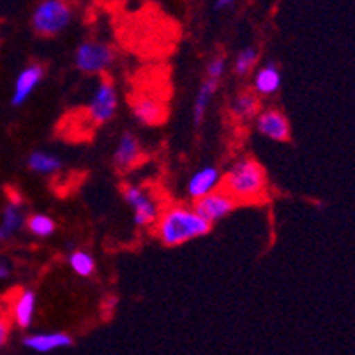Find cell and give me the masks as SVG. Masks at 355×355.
I'll use <instances>...</instances> for the list:
<instances>
[{"instance_id":"obj_1","label":"cell","mask_w":355,"mask_h":355,"mask_svg":"<svg viewBox=\"0 0 355 355\" xmlns=\"http://www.w3.org/2000/svg\"><path fill=\"white\" fill-rule=\"evenodd\" d=\"M212 225L193 207L172 205L161 211L156 221V235L166 248L182 246L186 242L205 237Z\"/></svg>"},{"instance_id":"obj_2","label":"cell","mask_w":355,"mask_h":355,"mask_svg":"<svg viewBox=\"0 0 355 355\" xmlns=\"http://www.w3.org/2000/svg\"><path fill=\"white\" fill-rule=\"evenodd\" d=\"M221 188L227 189L239 203L260 202L267 193L266 170L251 157H242L223 175Z\"/></svg>"},{"instance_id":"obj_3","label":"cell","mask_w":355,"mask_h":355,"mask_svg":"<svg viewBox=\"0 0 355 355\" xmlns=\"http://www.w3.org/2000/svg\"><path fill=\"white\" fill-rule=\"evenodd\" d=\"M73 6L69 0H40L32 12V28L43 37H53L69 27Z\"/></svg>"},{"instance_id":"obj_4","label":"cell","mask_w":355,"mask_h":355,"mask_svg":"<svg viewBox=\"0 0 355 355\" xmlns=\"http://www.w3.org/2000/svg\"><path fill=\"white\" fill-rule=\"evenodd\" d=\"M114 62L115 50L101 41H87L74 51V64L85 74H105Z\"/></svg>"},{"instance_id":"obj_5","label":"cell","mask_w":355,"mask_h":355,"mask_svg":"<svg viewBox=\"0 0 355 355\" xmlns=\"http://www.w3.org/2000/svg\"><path fill=\"white\" fill-rule=\"evenodd\" d=\"M122 196H124V202L128 203L129 209L133 211V219L137 227L145 228L156 225L161 214V205L147 189L137 186V184H129L122 191Z\"/></svg>"},{"instance_id":"obj_6","label":"cell","mask_w":355,"mask_h":355,"mask_svg":"<svg viewBox=\"0 0 355 355\" xmlns=\"http://www.w3.org/2000/svg\"><path fill=\"white\" fill-rule=\"evenodd\" d=\"M119 108V96L114 82L103 76L94 94L87 105V114L94 124H106L115 117Z\"/></svg>"},{"instance_id":"obj_7","label":"cell","mask_w":355,"mask_h":355,"mask_svg":"<svg viewBox=\"0 0 355 355\" xmlns=\"http://www.w3.org/2000/svg\"><path fill=\"white\" fill-rule=\"evenodd\" d=\"M237 205L239 202L227 191V189L218 188L214 189V191L207 193L205 196H202V198L195 200L193 209H195L205 221L214 225V223L221 221V219L227 218L228 214H232Z\"/></svg>"},{"instance_id":"obj_8","label":"cell","mask_w":355,"mask_h":355,"mask_svg":"<svg viewBox=\"0 0 355 355\" xmlns=\"http://www.w3.org/2000/svg\"><path fill=\"white\" fill-rule=\"evenodd\" d=\"M257 129L261 137L272 141L290 140V122L279 110H263L257 115Z\"/></svg>"},{"instance_id":"obj_9","label":"cell","mask_w":355,"mask_h":355,"mask_svg":"<svg viewBox=\"0 0 355 355\" xmlns=\"http://www.w3.org/2000/svg\"><path fill=\"white\" fill-rule=\"evenodd\" d=\"M141 159V145L140 140L131 131H125L117 141V147L112 156V163L119 172H128L137 166Z\"/></svg>"},{"instance_id":"obj_10","label":"cell","mask_w":355,"mask_h":355,"mask_svg":"<svg viewBox=\"0 0 355 355\" xmlns=\"http://www.w3.org/2000/svg\"><path fill=\"white\" fill-rule=\"evenodd\" d=\"M131 114L141 125H159L166 121V105L154 96H140L131 103Z\"/></svg>"},{"instance_id":"obj_11","label":"cell","mask_w":355,"mask_h":355,"mask_svg":"<svg viewBox=\"0 0 355 355\" xmlns=\"http://www.w3.org/2000/svg\"><path fill=\"white\" fill-rule=\"evenodd\" d=\"M44 78V69L40 64H31V66L25 67L24 71H20L18 78L15 82V90H12L11 103L15 106H21L28 98L32 96L37 85L43 82Z\"/></svg>"},{"instance_id":"obj_12","label":"cell","mask_w":355,"mask_h":355,"mask_svg":"<svg viewBox=\"0 0 355 355\" xmlns=\"http://www.w3.org/2000/svg\"><path fill=\"white\" fill-rule=\"evenodd\" d=\"M223 173L219 172L216 166H203L196 170L188 180V195L193 200H198L205 196L207 193L214 191V189L221 188Z\"/></svg>"},{"instance_id":"obj_13","label":"cell","mask_w":355,"mask_h":355,"mask_svg":"<svg viewBox=\"0 0 355 355\" xmlns=\"http://www.w3.org/2000/svg\"><path fill=\"white\" fill-rule=\"evenodd\" d=\"M24 345L27 348L40 354H48V352L59 350V348H67L73 345L71 336L66 332H40V334H28L24 340Z\"/></svg>"},{"instance_id":"obj_14","label":"cell","mask_w":355,"mask_h":355,"mask_svg":"<svg viewBox=\"0 0 355 355\" xmlns=\"http://www.w3.org/2000/svg\"><path fill=\"white\" fill-rule=\"evenodd\" d=\"M35 313V293L32 290H21L18 295L12 299L11 304V318L16 325L21 329L31 327Z\"/></svg>"},{"instance_id":"obj_15","label":"cell","mask_w":355,"mask_h":355,"mask_svg":"<svg viewBox=\"0 0 355 355\" xmlns=\"http://www.w3.org/2000/svg\"><path fill=\"white\" fill-rule=\"evenodd\" d=\"M254 92L258 96H272L276 94L282 87V73L276 67V64L269 62L261 66L254 74Z\"/></svg>"},{"instance_id":"obj_16","label":"cell","mask_w":355,"mask_h":355,"mask_svg":"<svg viewBox=\"0 0 355 355\" xmlns=\"http://www.w3.org/2000/svg\"><path fill=\"white\" fill-rule=\"evenodd\" d=\"M24 227V212H21L20 202H9L2 212L0 221V242H6Z\"/></svg>"},{"instance_id":"obj_17","label":"cell","mask_w":355,"mask_h":355,"mask_svg":"<svg viewBox=\"0 0 355 355\" xmlns=\"http://www.w3.org/2000/svg\"><path fill=\"white\" fill-rule=\"evenodd\" d=\"M232 114L235 115L241 121H248V119H254L260 114V99H258L257 92H251V90H244V92H239L234 98L230 105Z\"/></svg>"},{"instance_id":"obj_18","label":"cell","mask_w":355,"mask_h":355,"mask_svg":"<svg viewBox=\"0 0 355 355\" xmlns=\"http://www.w3.org/2000/svg\"><path fill=\"white\" fill-rule=\"evenodd\" d=\"M219 87V80L218 78H209L200 85L198 94H196V101L195 106H193V121H195L196 125H200L207 115L209 105H211L212 98H214L216 90Z\"/></svg>"},{"instance_id":"obj_19","label":"cell","mask_w":355,"mask_h":355,"mask_svg":"<svg viewBox=\"0 0 355 355\" xmlns=\"http://www.w3.org/2000/svg\"><path fill=\"white\" fill-rule=\"evenodd\" d=\"M28 168L35 173H43V175H50V173H57L62 168V159L59 156L50 153H43V150H35L28 156L27 159Z\"/></svg>"},{"instance_id":"obj_20","label":"cell","mask_w":355,"mask_h":355,"mask_svg":"<svg viewBox=\"0 0 355 355\" xmlns=\"http://www.w3.org/2000/svg\"><path fill=\"white\" fill-rule=\"evenodd\" d=\"M69 267L73 269L74 274H78L82 277H89L94 274L96 270V260L89 251L76 250L69 254Z\"/></svg>"},{"instance_id":"obj_21","label":"cell","mask_w":355,"mask_h":355,"mask_svg":"<svg viewBox=\"0 0 355 355\" xmlns=\"http://www.w3.org/2000/svg\"><path fill=\"white\" fill-rule=\"evenodd\" d=\"M258 59H260V53H258L257 48H244V50L239 51L237 57H235L234 71L239 76H246V74H250L251 71L254 69Z\"/></svg>"},{"instance_id":"obj_22","label":"cell","mask_w":355,"mask_h":355,"mask_svg":"<svg viewBox=\"0 0 355 355\" xmlns=\"http://www.w3.org/2000/svg\"><path fill=\"white\" fill-rule=\"evenodd\" d=\"M27 228L35 237L46 239L55 234V221L46 214H32L27 219Z\"/></svg>"},{"instance_id":"obj_23","label":"cell","mask_w":355,"mask_h":355,"mask_svg":"<svg viewBox=\"0 0 355 355\" xmlns=\"http://www.w3.org/2000/svg\"><path fill=\"white\" fill-rule=\"evenodd\" d=\"M225 71H227V59H225V57H221V55H218V57H214V59L209 62L207 76L209 78L221 80L223 74H225Z\"/></svg>"},{"instance_id":"obj_24","label":"cell","mask_w":355,"mask_h":355,"mask_svg":"<svg viewBox=\"0 0 355 355\" xmlns=\"http://www.w3.org/2000/svg\"><path fill=\"white\" fill-rule=\"evenodd\" d=\"M11 334V320H9V313L0 309V348L4 347Z\"/></svg>"},{"instance_id":"obj_25","label":"cell","mask_w":355,"mask_h":355,"mask_svg":"<svg viewBox=\"0 0 355 355\" xmlns=\"http://www.w3.org/2000/svg\"><path fill=\"white\" fill-rule=\"evenodd\" d=\"M214 11H228L235 6V0H214Z\"/></svg>"},{"instance_id":"obj_26","label":"cell","mask_w":355,"mask_h":355,"mask_svg":"<svg viewBox=\"0 0 355 355\" xmlns=\"http://www.w3.org/2000/svg\"><path fill=\"white\" fill-rule=\"evenodd\" d=\"M11 276V266L8 261H0V279H8Z\"/></svg>"}]
</instances>
